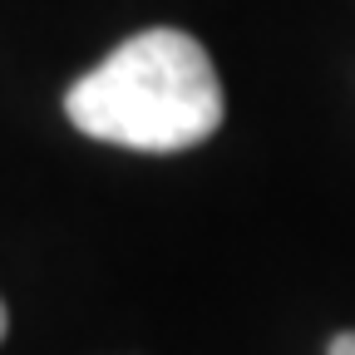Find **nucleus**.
I'll return each instance as SVG.
<instances>
[{"instance_id":"obj_2","label":"nucleus","mask_w":355,"mask_h":355,"mask_svg":"<svg viewBox=\"0 0 355 355\" xmlns=\"http://www.w3.org/2000/svg\"><path fill=\"white\" fill-rule=\"evenodd\" d=\"M326 355H355V331H340V336H331Z\"/></svg>"},{"instance_id":"obj_3","label":"nucleus","mask_w":355,"mask_h":355,"mask_svg":"<svg viewBox=\"0 0 355 355\" xmlns=\"http://www.w3.org/2000/svg\"><path fill=\"white\" fill-rule=\"evenodd\" d=\"M6 326H10V316H6V301H0V340H6Z\"/></svg>"},{"instance_id":"obj_1","label":"nucleus","mask_w":355,"mask_h":355,"mask_svg":"<svg viewBox=\"0 0 355 355\" xmlns=\"http://www.w3.org/2000/svg\"><path fill=\"white\" fill-rule=\"evenodd\" d=\"M64 114L84 139L139 153H183L222 128L227 104L202 44L158 25L123 40L84 79H74Z\"/></svg>"}]
</instances>
